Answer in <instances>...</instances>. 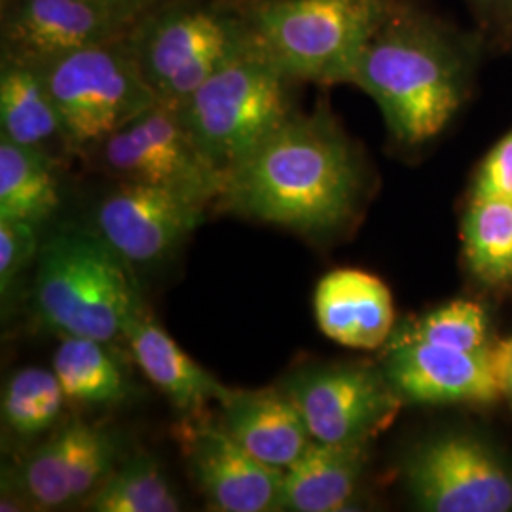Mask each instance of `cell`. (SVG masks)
Here are the masks:
<instances>
[{
    "label": "cell",
    "mask_w": 512,
    "mask_h": 512,
    "mask_svg": "<svg viewBox=\"0 0 512 512\" xmlns=\"http://www.w3.org/2000/svg\"><path fill=\"white\" fill-rule=\"evenodd\" d=\"M393 336L461 351L490 348V321L486 310L471 300H456L395 330Z\"/></svg>",
    "instance_id": "cell-25"
},
{
    "label": "cell",
    "mask_w": 512,
    "mask_h": 512,
    "mask_svg": "<svg viewBox=\"0 0 512 512\" xmlns=\"http://www.w3.org/2000/svg\"><path fill=\"white\" fill-rule=\"evenodd\" d=\"M406 488L421 511H512V475L494 450L469 435L423 442L404 467Z\"/></svg>",
    "instance_id": "cell-10"
},
{
    "label": "cell",
    "mask_w": 512,
    "mask_h": 512,
    "mask_svg": "<svg viewBox=\"0 0 512 512\" xmlns=\"http://www.w3.org/2000/svg\"><path fill=\"white\" fill-rule=\"evenodd\" d=\"M93 152L122 183L165 186L202 202H217L224 175L202 154L179 107L156 101Z\"/></svg>",
    "instance_id": "cell-8"
},
{
    "label": "cell",
    "mask_w": 512,
    "mask_h": 512,
    "mask_svg": "<svg viewBox=\"0 0 512 512\" xmlns=\"http://www.w3.org/2000/svg\"><path fill=\"white\" fill-rule=\"evenodd\" d=\"M105 346L92 338L63 336L55 349L52 368L67 401L86 406L128 401V380Z\"/></svg>",
    "instance_id": "cell-21"
},
{
    "label": "cell",
    "mask_w": 512,
    "mask_h": 512,
    "mask_svg": "<svg viewBox=\"0 0 512 512\" xmlns=\"http://www.w3.org/2000/svg\"><path fill=\"white\" fill-rule=\"evenodd\" d=\"M101 2H107V4H112L116 8H122V10L131 12V14L141 18V16H145L152 8H156L158 4H162L165 0H101Z\"/></svg>",
    "instance_id": "cell-29"
},
{
    "label": "cell",
    "mask_w": 512,
    "mask_h": 512,
    "mask_svg": "<svg viewBox=\"0 0 512 512\" xmlns=\"http://www.w3.org/2000/svg\"><path fill=\"white\" fill-rule=\"evenodd\" d=\"M385 378L404 403H494L501 399L492 349L461 351L389 336Z\"/></svg>",
    "instance_id": "cell-14"
},
{
    "label": "cell",
    "mask_w": 512,
    "mask_h": 512,
    "mask_svg": "<svg viewBox=\"0 0 512 512\" xmlns=\"http://www.w3.org/2000/svg\"><path fill=\"white\" fill-rule=\"evenodd\" d=\"M260 52L296 82L349 84L401 0H238Z\"/></svg>",
    "instance_id": "cell-3"
},
{
    "label": "cell",
    "mask_w": 512,
    "mask_h": 512,
    "mask_svg": "<svg viewBox=\"0 0 512 512\" xmlns=\"http://www.w3.org/2000/svg\"><path fill=\"white\" fill-rule=\"evenodd\" d=\"M35 222L0 219V291L8 293L19 272L38 255Z\"/></svg>",
    "instance_id": "cell-26"
},
{
    "label": "cell",
    "mask_w": 512,
    "mask_h": 512,
    "mask_svg": "<svg viewBox=\"0 0 512 512\" xmlns=\"http://www.w3.org/2000/svg\"><path fill=\"white\" fill-rule=\"evenodd\" d=\"M473 198L512 200V129L480 165Z\"/></svg>",
    "instance_id": "cell-27"
},
{
    "label": "cell",
    "mask_w": 512,
    "mask_h": 512,
    "mask_svg": "<svg viewBox=\"0 0 512 512\" xmlns=\"http://www.w3.org/2000/svg\"><path fill=\"white\" fill-rule=\"evenodd\" d=\"M313 311L321 332L351 349H378L387 344L395 325L389 287L363 270H334L317 283Z\"/></svg>",
    "instance_id": "cell-15"
},
{
    "label": "cell",
    "mask_w": 512,
    "mask_h": 512,
    "mask_svg": "<svg viewBox=\"0 0 512 512\" xmlns=\"http://www.w3.org/2000/svg\"><path fill=\"white\" fill-rule=\"evenodd\" d=\"M294 84L256 44L220 67L179 107L192 139L224 179L298 112Z\"/></svg>",
    "instance_id": "cell-6"
},
{
    "label": "cell",
    "mask_w": 512,
    "mask_h": 512,
    "mask_svg": "<svg viewBox=\"0 0 512 512\" xmlns=\"http://www.w3.org/2000/svg\"><path fill=\"white\" fill-rule=\"evenodd\" d=\"M86 505L95 512L181 511V499L160 463L148 454H137L116 467Z\"/></svg>",
    "instance_id": "cell-23"
},
{
    "label": "cell",
    "mask_w": 512,
    "mask_h": 512,
    "mask_svg": "<svg viewBox=\"0 0 512 512\" xmlns=\"http://www.w3.org/2000/svg\"><path fill=\"white\" fill-rule=\"evenodd\" d=\"M220 425L251 456L285 469L310 444L311 435L293 399L281 387L234 389Z\"/></svg>",
    "instance_id": "cell-17"
},
{
    "label": "cell",
    "mask_w": 512,
    "mask_h": 512,
    "mask_svg": "<svg viewBox=\"0 0 512 512\" xmlns=\"http://www.w3.org/2000/svg\"><path fill=\"white\" fill-rule=\"evenodd\" d=\"M135 363L145 372L175 408L186 414H200L205 404H224L234 389L220 384L202 365L184 351L156 319L139 306L124 329Z\"/></svg>",
    "instance_id": "cell-16"
},
{
    "label": "cell",
    "mask_w": 512,
    "mask_h": 512,
    "mask_svg": "<svg viewBox=\"0 0 512 512\" xmlns=\"http://www.w3.org/2000/svg\"><path fill=\"white\" fill-rule=\"evenodd\" d=\"M65 401L54 368H21L10 376L2 391L4 427L18 439H35L54 427Z\"/></svg>",
    "instance_id": "cell-24"
},
{
    "label": "cell",
    "mask_w": 512,
    "mask_h": 512,
    "mask_svg": "<svg viewBox=\"0 0 512 512\" xmlns=\"http://www.w3.org/2000/svg\"><path fill=\"white\" fill-rule=\"evenodd\" d=\"M128 262L99 234L63 230L38 251L35 310L61 336L109 344L143 304Z\"/></svg>",
    "instance_id": "cell-4"
},
{
    "label": "cell",
    "mask_w": 512,
    "mask_h": 512,
    "mask_svg": "<svg viewBox=\"0 0 512 512\" xmlns=\"http://www.w3.org/2000/svg\"><path fill=\"white\" fill-rule=\"evenodd\" d=\"M365 169L329 109L296 112L226 173L217 203L245 219L321 238L357 215Z\"/></svg>",
    "instance_id": "cell-1"
},
{
    "label": "cell",
    "mask_w": 512,
    "mask_h": 512,
    "mask_svg": "<svg viewBox=\"0 0 512 512\" xmlns=\"http://www.w3.org/2000/svg\"><path fill=\"white\" fill-rule=\"evenodd\" d=\"M59 202L55 156L0 137V219L40 224Z\"/></svg>",
    "instance_id": "cell-20"
},
{
    "label": "cell",
    "mask_w": 512,
    "mask_h": 512,
    "mask_svg": "<svg viewBox=\"0 0 512 512\" xmlns=\"http://www.w3.org/2000/svg\"><path fill=\"white\" fill-rule=\"evenodd\" d=\"M207 203L165 186L122 183L95 213L97 234L129 266H150L173 255L203 220Z\"/></svg>",
    "instance_id": "cell-12"
},
{
    "label": "cell",
    "mask_w": 512,
    "mask_h": 512,
    "mask_svg": "<svg viewBox=\"0 0 512 512\" xmlns=\"http://www.w3.org/2000/svg\"><path fill=\"white\" fill-rule=\"evenodd\" d=\"M126 42L158 101L173 107L256 46L238 0H165L135 21Z\"/></svg>",
    "instance_id": "cell-5"
},
{
    "label": "cell",
    "mask_w": 512,
    "mask_h": 512,
    "mask_svg": "<svg viewBox=\"0 0 512 512\" xmlns=\"http://www.w3.org/2000/svg\"><path fill=\"white\" fill-rule=\"evenodd\" d=\"M492 357L501 395L507 397L512 404V336L495 344L492 348Z\"/></svg>",
    "instance_id": "cell-28"
},
{
    "label": "cell",
    "mask_w": 512,
    "mask_h": 512,
    "mask_svg": "<svg viewBox=\"0 0 512 512\" xmlns=\"http://www.w3.org/2000/svg\"><path fill=\"white\" fill-rule=\"evenodd\" d=\"M38 67L71 152H93L158 101L126 38L80 48Z\"/></svg>",
    "instance_id": "cell-7"
},
{
    "label": "cell",
    "mask_w": 512,
    "mask_h": 512,
    "mask_svg": "<svg viewBox=\"0 0 512 512\" xmlns=\"http://www.w3.org/2000/svg\"><path fill=\"white\" fill-rule=\"evenodd\" d=\"M0 137L52 156L55 145L71 152L61 116L37 63L2 57Z\"/></svg>",
    "instance_id": "cell-19"
},
{
    "label": "cell",
    "mask_w": 512,
    "mask_h": 512,
    "mask_svg": "<svg viewBox=\"0 0 512 512\" xmlns=\"http://www.w3.org/2000/svg\"><path fill=\"white\" fill-rule=\"evenodd\" d=\"M179 442L213 511H279L283 469L251 456L220 423L188 418L179 427Z\"/></svg>",
    "instance_id": "cell-13"
},
{
    "label": "cell",
    "mask_w": 512,
    "mask_h": 512,
    "mask_svg": "<svg viewBox=\"0 0 512 512\" xmlns=\"http://www.w3.org/2000/svg\"><path fill=\"white\" fill-rule=\"evenodd\" d=\"M281 389L293 399L311 439L368 444L397 418L404 401L382 368L310 366L296 370Z\"/></svg>",
    "instance_id": "cell-9"
},
{
    "label": "cell",
    "mask_w": 512,
    "mask_h": 512,
    "mask_svg": "<svg viewBox=\"0 0 512 512\" xmlns=\"http://www.w3.org/2000/svg\"><path fill=\"white\" fill-rule=\"evenodd\" d=\"M478 2H492V4H511L512 0H478Z\"/></svg>",
    "instance_id": "cell-30"
},
{
    "label": "cell",
    "mask_w": 512,
    "mask_h": 512,
    "mask_svg": "<svg viewBox=\"0 0 512 512\" xmlns=\"http://www.w3.org/2000/svg\"><path fill=\"white\" fill-rule=\"evenodd\" d=\"M473 274L490 285L512 281V200L473 198L461 228Z\"/></svg>",
    "instance_id": "cell-22"
},
{
    "label": "cell",
    "mask_w": 512,
    "mask_h": 512,
    "mask_svg": "<svg viewBox=\"0 0 512 512\" xmlns=\"http://www.w3.org/2000/svg\"><path fill=\"white\" fill-rule=\"evenodd\" d=\"M139 16L101 0H0L2 57L44 63L128 37Z\"/></svg>",
    "instance_id": "cell-11"
},
{
    "label": "cell",
    "mask_w": 512,
    "mask_h": 512,
    "mask_svg": "<svg viewBox=\"0 0 512 512\" xmlns=\"http://www.w3.org/2000/svg\"><path fill=\"white\" fill-rule=\"evenodd\" d=\"M366 463V444L311 440L283 469L279 511H346Z\"/></svg>",
    "instance_id": "cell-18"
},
{
    "label": "cell",
    "mask_w": 512,
    "mask_h": 512,
    "mask_svg": "<svg viewBox=\"0 0 512 512\" xmlns=\"http://www.w3.org/2000/svg\"><path fill=\"white\" fill-rule=\"evenodd\" d=\"M463 44L437 21L401 2L366 42L351 74L374 99L393 139L416 147L456 116L467 90Z\"/></svg>",
    "instance_id": "cell-2"
}]
</instances>
